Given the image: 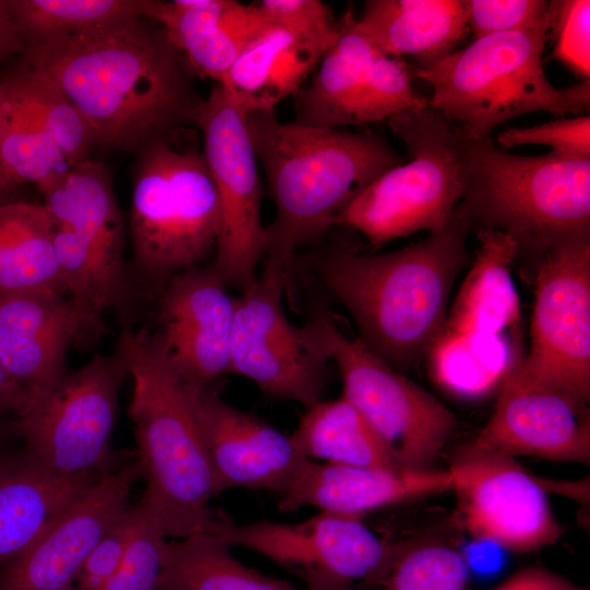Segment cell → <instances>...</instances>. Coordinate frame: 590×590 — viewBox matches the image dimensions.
<instances>
[{
  "mask_svg": "<svg viewBox=\"0 0 590 590\" xmlns=\"http://www.w3.org/2000/svg\"><path fill=\"white\" fill-rule=\"evenodd\" d=\"M480 246L437 343L498 342L519 322L520 310L510 268L520 248L509 234L493 228L477 233ZM436 343V344H437Z\"/></svg>",
  "mask_w": 590,
  "mask_h": 590,
  "instance_id": "25",
  "label": "cell"
},
{
  "mask_svg": "<svg viewBox=\"0 0 590 590\" xmlns=\"http://www.w3.org/2000/svg\"><path fill=\"white\" fill-rule=\"evenodd\" d=\"M288 278L284 268L266 262L235 297L231 373L271 397L309 408L321 400L330 355L321 315L303 327L287 319L282 295Z\"/></svg>",
  "mask_w": 590,
  "mask_h": 590,
  "instance_id": "11",
  "label": "cell"
},
{
  "mask_svg": "<svg viewBox=\"0 0 590 590\" xmlns=\"http://www.w3.org/2000/svg\"><path fill=\"white\" fill-rule=\"evenodd\" d=\"M105 475H63L25 446L0 456V568L22 553L86 487Z\"/></svg>",
  "mask_w": 590,
  "mask_h": 590,
  "instance_id": "26",
  "label": "cell"
},
{
  "mask_svg": "<svg viewBox=\"0 0 590 590\" xmlns=\"http://www.w3.org/2000/svg\"><path fill=\"white\" fill-rule=\"evenodd\" d=\"M410 160L388 169L335 217L374 248L428 231H442L465 194L463 137L429 105L387 120Z\"/></svg>",
  "mask_w": 590,
  "mask_h": 590,
  "instance_id": "8",
  "label": "cell"
},
{
  "mask_svg": "<svg viewBox=\"0 0 590 590\" xmlns=\"http://www.w3.org/2000/svg\"><path fill=\"white\" fill-rule=\"evenodd\" d=\"M448 471L461 523L474 539L514 553L560 539L563 529L544 486L514 457L469 442Z\"/></svg>",
  "mask_w": 590,
  "mask_h": 590,
  "instance_id": "16",
  "label": "cell"
},
{
  "mask_svg": "<svg viewBox=\"0 0 590 590\" xmlns=\"http://www.w3.org/2000/svg\"><path fill=\"white\" fill-rule=\"evenodd\" d=\"M308 459L351 467L401 469L364 416L343 397L307 408L290 436Z\"/></svg>",
  "mask_w": 590,
  "mask_h": 590,
  "instance_id": "30",
  "label": "cell"
},
{
  "mask_svg": "<svg viewBox=\"0 0 590 590\" xmlns=\"http://www.w3.org/2000/svg\"><path fill=\"white\" fill-rule=\"evenodd\" d=\"M194 126L203 139V157L221 208V228L212 268L226 285L245 288L264 257L261 186L247 117L220 84L201 99Z\"/></svg>",
  "mask_w": 590,
  "mask_h": 590,
  "instance_id": "14",
  "label": "cell"
},
{
  "mask_svg": "<svg viewBox=\"0 0 590 590\" xmlns=\"http://www.w3.org/2000/svg\"><path fill=\"white\" fill-rule=\"evenodd\" d=\"M511 371L522 382L590 399V239L545 249L531 318V343Z\"/></svg>",
  "mask_w": 590,
  "mask_h": 590,
  "instance_id": "12",
  "label": "cell"
},
{
  "mask_svg": "<svg viewBox=\"0 0 590 590\" xmlns=\"http://www.w3.org/2000/svg\"><path fill=\"white\" fill-rule=\"evenodd\" d=\"M356 22L381 52L411 56L417 68L452 52L468 33L462 0H368Z\"/></svg>",
  "mask_w": 590,
  "mask_h": 590,
  "instance_id": "27",
  "label": "cell"
},
{
  "mask_svg": "<svg viewBox=\"0 0 590 590\" xmlns=\"http://www.w3.org/2000/svg\"><path fill=\"white\" fill-rule=\"evenodd\" d=\"M534 590H588L567 578L546 570L544 577Z\"/></svg>",
  "mask_w": 590,
  "mask_h": 590,
  "instance_id": "43",
  "label": "cell"
},
{
  "mask_svg": "<svg viewBox=\"0 0 590 590\" xmlns=\"http://www.w3.org/2000/svg\"><path fill=\"white\" fill-rule=\"evenodd\" d=\"M137 504L143 512L141 524L121 565L98 590H155L167 539L157 522Z\"/></svg>",
  "mask_w": 590,
  "mask_h": 590,
  "instance_id": "36",
  "label": "cell"
},
{
  "mask_svg": "<svg viewBox=\"0 0 590 590\" xmlns=\"http://www.w3.org/2000/svg\"><path fill=\"white\" fill-rule=\"evenodd\" d=\"M24 67L49 78L79 111L95 146L138 154L194 125L201 99L182 56L144 20L26 48Z\"/></svg>",
  "mask_w": 590,
  "mask_h": 590,
  "instance_id": "1",
  "label": "cell"
},
{
  "mask_svg": "<svg viewBox=\"0 0 590 590\" xmlns=\"http://www.w3.org/2000/svg\"><path fill=\"white\" fill-rule=\"evenodd\" d=\"M468 578L463 555L432 542L405 545L382 586L386 590H465Z\"/></svg>",
  "mask_w": 590,
  "mask_h": 590,
  "instance_id": "34",
  "label": "cell"
},
{
  "mask_svg": "<svg viewBox=\"0 0 590 590\" xmlns=\"http://www.w3.org/2000/svg\"><path fill=\"white\" fill-rule=\"evenodd\" d=\"M26 48L148 19L151 0H9Z\"/></svg>",
  "mask_w": 590,
  "mask_h": 590,
  "instance_id": "31",
  "label": "cell"
},
{
  "mask_svg": "<svg viewBox=\"0 0 590 590\" xmlns=\"http://www.w3.org/2000/svg\"><path fill=\"white\" fill-rule=\"evenodd\" d=\"M142 509L138 504L128 507L98 541L83 562L73 590H98L121 565L141 524Z\"/></svg>",
  "mask_w": 590,
  "mask_h": 590,
  "instance_id": "37",
  "label": "cell"
},
{
  "mask_svg": "<svg viewBox=\"0 0 590 590\" xmlns=\"http://www.w3.org/2000/svg\"><path fill=\"white\" fill-rule=\"evenodd\" d=\"M465 194L471 220L511 235L519 244L547 249L590 235V157L551 152L518 155L492 140L463 138Z\"/></svg>",
  "mask_w": 590,
  "mask_h": 590,
  "instance_id": "7",
  "label": "cell"
},
{
  "mask_svg": "<svg viewBox=\"0 0 590 590\" xmlns=\"http://www.w3.org/2000/svg\"><path fill=\"white\" fill-rule=\"evenodd\" d=\"M330 361L343 394L367 421L401 469H430L456 429L455 415L434 396L394 369L358 339L321 315Z\"/></svg>",
  "mask_w": 590,
  "mask_h": 590,
  "instance_id": "13",
  "label": "cell"
},
{
  "mask_svg": "<svg viewBox=\"0 0 590 590\" xmlns=\"http://www.w3.org/2000/svg\"><path fill=\"white\" fill-rule=\"evenodd\" d=\"M548 19L527 28L474 38L432 66L415 68L414 78L432 87L429 107L472 140L491 138L497 126L529 113L586 115L589 80L557 88L546 78L542 55Z\"/></svg>",
  "mask_w": 590,
  "mask_h": 590,
  "instance_id": "5",
  "label": "cell"
},
{
  "mask_svg": "<svg viewBox=\"0 0 590 590\" xmlns=\"http://www.w3.org/2000/svg\"><path fill=\"white\" fill-rule=\"evenodd\" d=\"M546 569L539 567L523 568L493 590H534L545 575Z\"/></svg>",
  "mask_w": 590,
  "mask_h": 590,
  "instance_id": "42",
  "label": "cell"
},
{
  "mask_svg": "<svg viewBox=\"0 0 590 590\" xmlns=\"http://www.w3.org/2000/svg\"><path fill=\"white\" fill-rule=\"evenodd\" d=\"M448 470L382 469L308 460L279 508L304 506L354 516L450 489Z\"/></svg>",
  "mask_w": 590,
  "mask_h": 590,
  "instance_id": "24",
  "label": "cell"
},
{
  "mask_svg": "<svg viewBox=\"0 0 590 590\" xmlns=\"http://www.w3.org/2000/svg\"><path fill=\"white\" fill-rule=\"evenodd\" d=\"M1 83L44 127L72 167L90 160L95 148L90 129L64 93L46 75L22 66Z\"/></svg>",
  "mask_w": 590,
  "mask_h": 590,
  "instance_id": "33",
  "label": "cell"
},
{
  "mask_svg": "<svg viewBox=\"0 0 590 590\" xmlns=\"http://www.w3.org/2000/svg\"><path fill=\"white\" fill-rule=\"evenodd\" d=\"M76 334L78 317L66 291H0V357L31 405L67 371V353Z\"/></svg>",
  "mask_w": 590,
  "mask_h": 590,
  "instance_id": "22",
  "label": "cell"
},
{
  "mask_svg": "<svg viewBox=\"0 0 590 590\" xmlns=\"http://www.w3.org/2000/svg\"><path fill=\"white\" fill-rule=\"evenodd\" d=\"M465 23L474 38L536 25L550 16L544 0H463Z\"/></svg>",
  "mask_w": 590,
  "mask_h": 590,
  "instance_id": "38",
  "label": "cell"
},
{
  "mask_svg": "<svg viewBox=\"0 0 590 590\" xmlns=\"http://www.w3.org/2000/svg\"><path fill=\"white\" fill-rule=\"evenodd\" d=\"M8 435L16 436L12 423H10L9 425L0 426V456L5 452V450L3 449V445L5 442V436Z\"/></svg>",
  "mask_w": 590,
  "mask_h": 590,
  "instance_id": "44",
  "label": "cell"
},
{
  "mask_svg": "<svg viewBox=\"0 0 590 590\" xmlns=\"http://www.w3.org/2000/svg\"><path fill=\"white\" fill-rule=\"evenodd\" d=\"M54 231V220L44 203L11 199L0 202V291H66Z\"/></svg>",
  "mask_w": 590,
  "mask_h": 590,
  "instance_id": "28",
  "label": "cell"
},
{
  "mask_svg": "<svg viewBox=\"0 0 590 590\" xmlns=\"http://www.w3.org/2000/svg\"><path fill=\"white\" fill-rule=\"evenodd\" d=\"M247 126L275 208L266 226V262L288 273L298 249L318 239L362 190L403 160L375 133L284 123L275 110L247 116Z\"/></svg>",
  "mask_w": 590,
  "mask_h": 590,
  "instance_id": "3",
  "label": "cell"
},
{
  "mask_svg": "<svg viewBox=\"0 0 590 590\" xmlns=\"http://www.w3.org/2000/svg\"><path fill=\"white\" fill-rule=\"evenodd\" d=\"M548 31L555 44L552 57L585 80L590 76V1H550Z\"/></svg>",
  "mask_w": 590,
  "mask_h": 590,
  "instance_id": "35",
  "label": "cell"
},
{
  "mask_svg": "<svg viewBox=\"0 0 590 590\" xmlns=\"http://www.w3.org/2000/svg\"><path fill=\"white\" fill-rule=\"evenodd\" d=\"M122 356L96 354L66 371L55 387L12 422L16 436L50 470L63 475H106L132 459L111 449Z\"/></svg>",
  "mask_w": 590,
  "mask_h": 590,
  "instance_id": "9",
  "label": "cell"
},
{
  "mask_svg": "<svg viewBox=\"0 0 590 590\" xmlns=\"http://www.w3.org/2000/svg\"><path fill=\"white\" fill-rule=\"evenodd\" d=\"M31 406L27 393L11 378L0 357V416L24 415Z\"/></svg>",
  "mask_w": 590,
  "mask_h": 590,
  "instance_id": "40",
  "label": "cell"
},
{
  "mask_svg": "<svg viewBox=\"0 0 590 590\" xmlns=\"http://www.w3.org/2000/svg\"><path fill=\"white\" fill-rule=\"evenodd\" d=\"M471 225L462 201L442 231L417 244L380 253L341 248L317 259L319 279L350 312L358 339L394 369L415 367L440 339Z\"/></svg>",
  "mask_w": 590,
  "mask_h": 590,
  "instance_id": "2",
  "label": "cell"
},
{
  "mask_svg": "<svg viewBox=\"0 0 590 590\" xmlns=\"http://www.w3.org/2000/svg\"><path fill=\"white\" fill-rule=\"evenodd\" d=\"M116 351L132 378L129 415L146 488L138 502L166 539L204 533L219 493L187 381L155 334L123 329Z\"/></svg>",
  "mask_w": 590,
  "mask_h": 590,
  "instance_id": "4",
  "label": "cell"
},
{
  "mask_svg": "<svg viewBox=\"0 0 590 590\" xmlns=\"http://www.w3.org/2000/svg\"><path fill=\"white\" fill-rule=\"evenodd\" d=\"M415 68L381 52L349 10L334 43L296 101L295 122L321 128L388 120L428 105L413 87Z\"/></svg>",
  "mask_w": 590,
  "mask_h": 590,
  "instance_id": "15",
  "label": "cell"
},
{
  "mask_svg": "<svg viewBox=\"0 0 590 590\" xmlns=\"http://www.w3.org/2000/svg\"><path fill=\"white\" fill-rule=\"evenodd\" d=\"M208 533L166 540L155 590H305L259 573Z\"/></svg>",
  "mask_w": 590,
  "mask_h": 590,
  "instance_id": "29",
  "label": "cell"
},
{
  "mask_svg": "<svg viewBox=\"0 0 590 590\" xmlns=\"http://www.w3.org/2000/svg\"><path fill=\"white\" fill-rule=\"evenodd\" d=\"M497 142L505 149L523 144L546 145L555 155L588 158L590 157V117L578 115L527 128L505 129L497 134Z\"/></svg>",
  "mask_w": 590,
  "mask_h": 590,
  "instance_id": "39",
  "label": "cell"
},
{
  "mask_svg": "<svg viewBox=\"0 0 590 590\" xmlns=\"http://www.w3.org/2000/svg\"><path fill=\"white\" fill-rule=\"evenodd\" d=\"M470 444L514 458L588 465L589 409L564 393L527 385L510 370L489 420Z\"/></svg>",
  "mask_w": 590,
  "mask_h": 590,
  "instance_id": "21",
  "label": "cell"
},
{
  "mask_svg": "<svg viewBox=\"0 0 590 590\" xmlns=\"http://www.w3.org/2000/svg\"><path fill=\"white\" fill-rule=\"evenodd\" d=\"M259 4L272 25L217 83L246 117L275 110L280 102L297 93L339 33V23L321 1L264 0Z\"/></svg>",
  "mask_w": 590,
  "mask_h": 590,
  "instance_id": "17",
  "label": "cell"
},
{
  "mask_svg": "<svg viewBox=\"0 0 590 590\" xmlns=\"http://www.w3.org/2000/svg\"><path fill=\"white\" fill-rule=\"evenodd\" d=\"M0 164L9 193L33 182L44 194L70 169L62 151L27 107L1 82Z\"/></svg>",
  "mask_w": 590,
  "mask_h": 590,
  "instance_id": "32",
  "label": "cell"
},
{
  "mask_svg": "<svg viewBox=\"0 0 590 590\" xmlns=\"http://www.w3.org/2000/svg\"><path fill=\"white\" fill-rule=\"evenodd\" d=\"M181 129L140 151L133 170V260L157 294L215 251L221 228L219 196L203 154L179 139Z\"/></svg>",
  "mask_w": 590,
  "mask_h": 590,
  "instance_id": "6",
  "label": "cell"
},
{
  "mask_svg": "<svg viewBox=\"0 0 590 590\" xmlns=\"http://www.w3.org/2000/svg\"><path fill=\"white\" fill-rule=\"evenodd\" d=\"M141 477L135 457L86 487L0 568V590H73L83 562L128 508L131 487Z\"/></svg>",
  "mask_w": 590,
  "mask_h": 590,
  "instance_id": "18",
  "label": "cell"
},
{
  "mask_svg": "<svg viewBox=\"0 0 590 590\" xmlns=\"http://www.w3.org/2000/svg\"><path fill=\"white\" fill-rule=\"evenodd\" d=\"M25 49L9 0H0V64L13 55H23Z\"/></svg>",
  "mask_w": 590,
  "mask_h": 590,
  "instance_id": "41",
  "label": "cell"
},
{
  "mask_svg": "<svg viewBox=\"0 0 590 590\" xmlns=\"http://www.w3.org/2000/svg\"><path fill=\"white\" fill-rule=\"evenodd\" d=\"M187 386L219 493L245 487L283 496L309 460L291 437L227 404L213 385Z\"/></svg>",
  "mask_w": 590,
  "mask_h": 590,
  "instance_id": "19",
  "label": "cell"
},
{
  "mask_svg": "<svg viewBox=\"0 0 590 590\" xmlns=\"http://www.w3.org/2000/svg\"><path fill=\"white\" fill-rule=\"evenodd\" d=\"M212 268L196 267L172 278L160 295V329L164 353L181 378L213 385L231 373V339L235 297Z\"/></svg>",
  "mask_w": 590,
  "mask_h": 590,
  "instance_id": "20",
  "label": "cell"
},
{
  "mask_svg": "<svg viewBox=\"0 0 590 590\" xmlns=\"http://www.w3.org/2000/svg\"><path fill=\"white\" fill-rule=\"evenodd\" d=\"M148 20L160 24L191 74L216 83L273 23L259 3L235 0H151Z\"/></svg>",
  "mask_w": 590,
  "mask_h": 590,
  "instance_id": "23",
  "label": "cell"
},
{
  "mask_svg": "<svg viewBox=\"0 0 590 590\" xmlns=\"http://www.w3.org/2000/svg\"><path fill=\"white\" fill-rule=\"evenodd\" d=\"M229 546L256 552L298 576L305 590H353L382 585L406 544H391L361 516L324 511L293 523H234L215 515L205 532Z\"/></svg>",
  "mask_w": 590,
  "mask_h": 590,
  "instance_id": "10",
  "label": "cell"
}]
</instances>
